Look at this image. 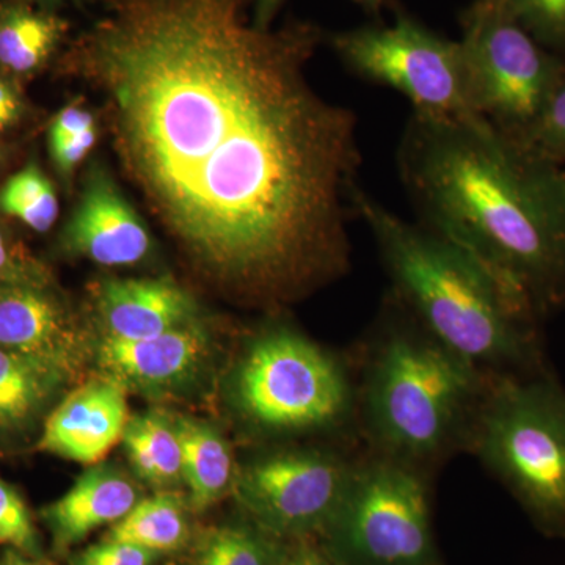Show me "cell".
Returning a JSON list of instances; mask_svg holds the SVG:
<instances>
[{"label":"cell","instance_id":"obj_1","mask_svg":"<svg viewBox=\"0 0 565 565\" xmlns=\"http://www.w3.org/2000/svg\"><path fill=\"white\" fill-rule=\"evenodd\" d=\"M321 33L263 31L245 0H106L70 61L107 93L118 147L215 277L288 302L352 264L359 121L308 81Z\"/></svg>","mask_w":565,"mask_h":565},{"label":"cell","instance_id":"obj_2","mask_svg":"<svg viewBox=\"0 0 565 565\" xmlns=\"http://www.w3.org/2000/svg\"><path fill=\"white\" fill-rule=\"evenodd\" d=\"M397 166L422 223L544 321L565 308V170L487 120L412 114Z\"/></svg>","mask_w":565,"mask_h":565},{"label":"cell","instance_id":"obj_3","mask_svg":"<svg viewBox=\"0 0 565 565\" xmlns=\"http://www.w3.org/2000/svg\"><path fill=\"white\" fill-rule=\"evenodd\" d=\"M353 211L373 234L390 296L435 340L492 375L552 370L544 321L470 253L399 217L362 188L353 193Z\"/></svg>","mask_w":565,"mask_h":565},{"label":"cell","instance_id":"obj_4","mask_svg":"<svg viewBox=\"0 0 565 565\" xmlns=\"http://www.w3.org/2000/svg\"><path fill=\"white\" fill-rule=\"evenodd\" d=\"M352 362L364 449L433 478L467 455L492 374L435 340L392 296Z\"/></svg>","mask_w":565,"mask_h":565},{"label":"cell","instance_id":"obj_5","mask_svg":"<svg viewBox=\"0 0 565 565\" xmlns=\"http://www.w3.org/2000/svg\"><path fill=\"white\" fill-rule=\"evenodd\" d=\"M467 455L542 533L565 537V388L553 370L527 377L492 375Z\"/></svg>","mask_w":565,"mask_h":565},{"label":"cell","instance_id":"obj_6","mask_svg":"<svg viewBox=\"0 0 565 565\" xmlns=\"http://www.w3.org/2000/svg\"><path fill=\"white\" fill-rule=\"evenodd\" d=\"M244 418L270 435L326 434L360 444L353 362L289 327L253 338L234 377Z\"/></svg>","mask_w":565,"mask_h":565},{"label":"cell","instance_id":"obj_7","mask_svg":"<svg viewBox=\"0 0 565 565\" xmlns=\"http://www.w3.org/2000/svg\"><path fill=\"white\" fill-rule=\"evenodd\" d=\"M433 476L362 448L329 527L338 565H433Z\"/></svg>","mask_w":565,"mask_h":565},{"label":"cell","instance_id":"obj_8","mask_svg":"<svg viewBox=\"0 0 565 565\" xmlns=\"http://www.w3.org/2000/svg\"><path fill=\"white\" fill-rule=\"evenodd\" d=\"M460 46L476 111L501 132L525 139L564 79L565 63L504 7L473 3Z\"/></svg>","mask_w":565,"mask_h":565},{"label":"cell","instance_id":"obj_9","mask_svg":"<svg viewBox=\"0 0 565 565\" xmlns=\"http://www.w3.org/2000/svg\"><path fill=\"white\" fill-rule=\"evenodd\" d=\"M351 73L399 92L414 114L441 120H486L475 109L460 41L446 40L405 14L333 36Z\"/></svg>","mask_w":565,"mask_h":565},{"label":"cell","instance_id":"obj_10","mask_svg":"<svg viewBox=\"0 0 565 565\" xmlns=\"http://www.w3.org/2000/svg\"><path fill=\"white\" fill-rule=\"evenodd\" d=\"M362 448H275L239 468L234 497L252 523L274 537L323 533L343 501Z\"/></svg>","mask_w":565,"mask_h":565},{"label":"cell","instance_id":"obj_11","mask_svg":"<svg viewBox=\"0 0 565 565\" xmlns=\"http://www.w3.org/2000/svg\"><path fill=\"white\" fill-rule=\"evenodd\" d=\"M0 349L76 373L85 341L62 305L32 281L0 282Z\"/></svg>","mask_w":565,"mask_h":565},{"label":"cell","instance_id":"obj_12","mask_svg":"<svg viewBox=\"0 0 565 565\" xmlns=\"http://www.w3.org/2000/svg\"><path fill=\"white\" fill-rule=\"evenodd\" d=\"M128 422L122 386L115 381L88 382L52 412L39 449L81 463H96L121 440Z\"/></svg>","mask_w":565,"mask_h":565},{"label":"cell","instance_id":"obj_13","mask_svg":"<svg viewBox=\"0 0 565 565\" xmlns=\"http://www.w3.org/2000/svg\"><path fill=\"white\" fill-rule=\"evenodd\" d=\"M71 250L103 266H131L150 252V234L106 173L88 178L66 230Z\"/></svg>","mask_w":565,"mask_h":565},{"label":"cell","instance_id":"obj_14","mask_svg":"<svg viewBox=\"0 0 565 565\" xmlns=\"http://www.w3.org/2000/svg\"><path fill=\"white\" fill-rule=\"evenodd\" d=\"M207 348V338L199 326H184L147 338L122 341L104 337L98 348L104 370L122 381L145 386L174 384L199 366Z\"/></svg>","mask_w":565,"mask_h":565},{"label":"cell","instance_id":"obj_15","mask_svg":"<svg viewBox=\"0 0 565 565\" xmlns=\"http://www.w3.org/2000/svg\"><path fill=\"white\" fill-rule=\"evenodd\" d=\"M106 337L147 340L184 326L192 313L188 294L167 281H109L99 292Z\"/></svg>","mask_w":565,"mask_h":565},{"label":"cell","instance_id":"obj_16","mask_svg":"<svg viewBox=\"0 0 565 565\" xmlns=\"http://www.w3.org/2000/svg\"><path fill=\"white\" fill-rule=\"evenodd\" d=\"M137 501L139 494L128 478L109 468H93L61 500L44 509L43 516L55 544L70 546L96 527L120 522Z\"/></svg>","mask_w":565,"mask_h":565},{"label":"cell","instance_id":"obj_17","mask_svg":"<svg viewBox=\"0 0 565 565\" xmlns=\"http://www.w3.org/2000/svg\"><path fill=\"white\" fill-rule=\"evenodd\" d=\"M182 448V479L191 492L195 511H204L233 490L232 449L217 430L206 424L182 418L174 424Z\"/></svg>","mask_w":565,"mask_h":565},{"label":"cell","instance_id":"obj_18","mask_svg":"<svg viewBox=\"0 0 565 565\" xmlns=\"http://www.w3.org/2000/svg\"><path fill=\"white\" fill-rule=\"evenodd\" d=\"M66 22L50 13L25 7L0 10V65L14 73H31L54 54Z\"/></svg>","mask_w":565,"mask_h":565},{"label":"cell","instance_id":"obj_19","mask_svg":"<svg viewBox=\"0 0 565 565\" xmlns=\"http://www.w3.org/2000/svg\"><path fill=\"white\" fill-rule=\"evenodd\" d=\"M121 440L134 468L148 484L169 487L181 481L180 435L166 416L147 414L129 418Z\"/></svg>","mask_w":565,"mask_h":565},{"label":"cell","instance_id":"obj_20","mask_svg":"<svg viewBox=\"0 0 565 565\" xmlns=\"http://www.w3.org/2000/svg\"><path fill=\"white\" fill-rule=\"evenodd\" d=\"M188 537L189 525L182 501L172 493H159L137 501L131 511L115 523L106 539L159 555L181 548Z\"/></svg>","mask_w":565,"mask_h":565},{"label":"cell","instance_id":"obj_21","mask_svg":"<svg viewBox=\"0 0 565 565\" xmlns=\"http://www.w3.org/2000/svg\"><path fill=\"white\" fill-rule=\"evenodd\" d=\"M282 557L277 537L253 523L215 527L189 565H280Z\"/></svg>","mask_w":565,"mask_h":565},{"label":"cell","instance_id":"obj_22","mask_svg":"<svg viewBox=\"0 0 565 565\" xmlns=\"http://www.w3.org/2000/svg\"><path fill=\"white\" fill-rule=\"evenodd\" d=\"M68 374L54 364L0 349V396L20 405L28 414Z\"/></svg>","mask_w":565,"mask_h":565},{"label":"cell","instance_id":"obj_23","mask_svg":"<svg viewBox=\"0 0 565 565\" xmlns=\"http://www.w3.org/2000/svg\"><path fill=\"white\" fill-rule=\"evenodd\" d=\"M0 210L35 232L44 233L57 221V195L39 167L31 166L3 185Z\"/></svg>","mask_w":565,"mask_h":565},{"label":"cell","instance_id":"obj_24","mask_svg":"<svg viewBox=\"0 0 565 565\" xmlns=\"http://www.w3.org/2000/svg\"><path fill=\"white\" fill-rule=\"evenodd\" d=\"M504 9L546 50H565V0H505Z\"/></svg>","mask_w":565,"mask_h":565},{"label":"cell","instance_id":"obj_25","mask_svg":"<svg viewBox=\"0 0 565 565\" xmlns=\"http://www.w3.org/2000/svg\"><path fill=\"white\" fill-rule=\"evenodd\" d=\"M527 147L533 148L548 161L565 163V76L546 104L544 114L530 132L526 134Z\"/></svg>","mask_w":565,"mask_h":565},{"label":"cell","instance_id":"obj_26","mask_svg":"<svg viewBox=\"0 0 565 565\" xmlns=\"http://www.w3.org/2000/svg\"><path fill=\"white\" fill-rule=\"evenodd\" d=\"M0 544L33 555L39 548L31 515L20 494L0 481Z\"/></svg>","mask_w":565,"mask_h":565},{"label":"cell","instance_id":"obj_27","mask_svg":"<svg viewBox=\"0 0 565 565\" xmlns=\"http://www.w3.org/2000/svg\"><path fill=\"white\" fill-rule=\"evenodd\" d=\"M156 553L125 542L104 541L74 557L73 565H151Z\"/></svg>","mask_w":565,"mask_h":565},{"label":"cell","instance_id":"obj_28","mask_svg":"<svg viewBox=\"0 0 565 565\" xmlns=\"http://www.w3.org/2000/svg\"><path fill=\"white\" fill-rule=\"evenodd\" d=\"M90 128H95V120H93L90 111L77 106V104H71L52 122L51 147L73 139V137L79 136V134Z\"/></svg>","mask_w":565,"mask_h":565},{"label":"cell","instance_id":"obj_29","mask_svg":"<svg viewBox=\"0 0 565 565\" xmlns=\"http://www.w3.org/2000/svg\"><path fill=\"white\" fill-rule=\"evenodd\" d=\"M96 141V128L87 129V131L73 137V139L63 141L61 145H55L52 148V156L57 162L61 172L68 174L73 172L74 167L79 166L88 152L92 151L93 145Z\"/></svg>","mask_w":565,"mask_h":565},{"label":"cell","instance_id":"obj_30","mask_svg":"<svg viewBox=\"0 0 565 565\" xmlns=\"http://www.w3.org/2000/svg\"><path fill=\"white\" fill-rule=\"evenodd\" d=\"M0 280L2 281H32L31 278H25L20 264L14 262L10 248L7 247L2 234H0Z\"/></svg>","mask_w":565,"mask_h":565},{"label":"cell","instance_id":"obj_31","mask_svg":"<svg viewBox=\"0 0 565 565\" xmlns=\"http://www.w3.org/2000/svg\"><path fill=\"white\" fill-rule=\"evenodd\" d=\"M20 115V102L6 82L0 81V129L7 128Z\"/></svg>","mask_w":565,"mask_h":565},{"label":"cell","instance_id":"obj_32","mask_svg":"<svg viewBox=\"0 0 565 565\" xmlns=\"http://www.w3.org/2000/svg\"><path fill=\"white\" fill-rule=\"evenodd\" d=\"M282 2H285V0H255V7H253V24L258 29H263V31L270 29V22H273Z\"/></svg>","mask_w":565,"mask_h":565},{"label":"cell","instance_id":"obj_33","mask_svg":"<svg viewBox=\"0 0 565 565\" xmlns=\"http://www.w3.org/2000/svg\"><path fill=\"white\" fill-rule=\"evenodd\" d=\"M280 565H338L332 556L322 555L313 548H299L291 556L282 557Z\"/></svg>","mask_w":565,"mask_h":565},{"label":"cell","instance_id":"obj_34","mask_svg":"<svg viewBox=\"0 0 565 565\" xmlns=\"http://www.w3.org/2000/svg\"><path fill=\"white\" fill-rule=\"evenodd\" d=\"M28 415L31 414H28L20 405L0 396V427L13 426V424L22 422Z\"/></svg>","mask_w":565,"mask_h":565},{"label":"cell","instance_id":"obj_35","mask_svg":"<svg viewBox=\"0 0 565 565\" xmlns=\"http://www.w3.org/2000/svg\"><path fill=\"white\" fill-rule=\"evenodd\" d=\"M0 565H51L50 563H44V561L32 559V557L25 556L24 553L20 552V550H10V552L6 553L3 556L2 563Z\"/></svg>","mask_w":565,"mask_h":565},{"label":"cell","instance_id":"obj_36","mask_svg":"<svg viewBox=\"0 0 565 565\" xmlns=\"http://www.w3.org/2000/svg\"><path fill=\"white\" fill-rule=\"evenodd\" d=\"M353 2L362 7L363 10L370 11V13H379L385 0H353Z\"/></svg>","mask_w":565,"mask_h":565},{"label":"cell","instance_id":"obj_37","mask_svg":"<svg viewBox=\"0 0 565 565\" xmlns=\"http://www.w3.org/2000/svg\"><path fill=\"white\" fill-rule=\"evenodd\" d=\"M478 6L493 7V9H501L505 6V0H475Z\"/></svg>","mask_w":565,"mask_h":565},{"label":"cell","instance_id":"obj_38","mask_svg":"<svg viewBox=\"0 0 565 565\" xmlns=\"http://www.w3.org/2000/svg\"><path fill=\"white\" fill-rule=\"evenodd\" d=\"M40 2H44V3H61V2H65V0H40Z\"/></svg>","mask_w":565,"mask_h":565},{"label":"cell","instance_id":"obj_39","mask_svg":"<svg viewBox=\"0 0 565 565\" xmlns=\"http://www.w3.org/2000/svg\"><path fill=\"white\" fill-rule=\"evenodd\" d=\"M433 565H440V564L435 563V564H433Z\"/></svg>","mask_w":565,"mask_h":565},{"label":"cell","instance_id":"obj_40","mask_svg":"<svg viewBox=\"0 0 565 565\" xmlns=\"http://www.w3.org/2000/svg\"><path fill=\"white\" fill-rule=\"evenodd\" d=\"M0 282H2V280H0Z\"/></svg>","mask_w":565,"mask_h":565}]
</instances>
